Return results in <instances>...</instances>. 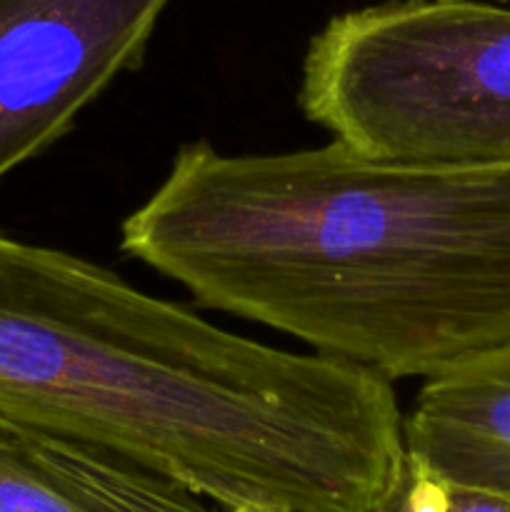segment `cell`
Listing matches in <instances>:
<instances>
[{
  "label": "cell",
  "instance_id": "6da1fadb",
  "mask_svg": "<svg viewBox=\"0 0 510 512\" xmlns=\"http://www.w3.org/2000/svg\"><path fill=\"white\" fill-rule=\"evenodd\" d=\"M0 428L233 512H370L405 455L393 380L225 330L0 233Z\"/></svg>",
  "mask_w": 510,
  "mask_h": 512
},
{
  "label": "cell",
  "instance_id": "7a4b0ae2",
  "mask_svg": "<svg viewBox=\"0 0 510 512\" xmlns=\"http://www.w3.org/2000/svg\"><path fill=\"white\" fill-rule=\"evenodd\" d=\"M120 250L203 308L393 383L510 348V163L193 140L123 220Z\"/></svg>",
  "mask_w": 510,
  "mask_h": 512
},
{
  "label": "cell",
  "instance_id": "3957f363",
  "mask_svg": "<svg viewBox=\"0 0 510 512\" xmlns=\"http://www.w3.org/2000/svg\"><path fill=\"white\" fill-rule=\"evenodd\" d=\"M298 105L370 160L510 163V8L388 0L335 15L305 50Z\"/></svg>",
  "mask_w": 510,
  "mask_h": 512
},
{
  "label": "cell",
  "instance_id": "277c9868",
  "mask_svg": "<svg viewBox=\"0 0 510 512\" xmlns=\"http://www.w3.org/2000/svg\"><path fill=\"white\" fill-rule=\"evenodd\" d=\"M170 0H0V180L140 68Z\"/></svg>",
  "mask_w": 510,
  "mask_h": 512
},
{
  "label": "cell",
  "instance_id": "5b68a950",
  "mask_svg": "<svg viewBox=\"0 0 510 512\" xmlns=\"http://www.w3.org/2000/svg\"><path fill=\"white\" fill-rule=\"evenodd\" d=\"M403 443L453 483L510 495V348L423 380Z\"/></svg>",
  "mask_w": 510,
  "mask_h": 512
},
{
  "label": "cell",
  "instance_id": "8992f818",
  "mask_svg": "<svg viewBox=\"0 0 510 512\" xmlns=\"http://www.w3.org/2000/svg\"><path fill=\"white\" fill-rule=\"evenodd\" d=\"M15 433V430H13ZM23 435L40 460L58 470L63 478L78 485L83 493L98 500L110 512H233L215 505L213 500L193 493L185 485L120 463L108 455L55 443V440Z\"/></svg>",
  "mask_w": 510,
  "mask_h": 512
},
{
  "label": "cell",
  "instance_id": "52a82bcc",
  "mask_svg": "<svg viewBox=\"0 0 510 512\" xmlns=\"http://www.w3.org/2000/svg\"><path fill=\"white\" fill-rule=\"evenodd\" d=\"M0 512H110L38 458L20 433L0 428Z\"/></svg>",
  "mask_w": 510,
  "mask_h": 512
},
{
  "label": "cell",
  "instance_id": "ba28073f",
  "mask_svg": "<svg viewBox=\"0 0 510 512\" xmlns=\"http://www.w3.org/2000/svg\"><path fill=\"white\" fill-rule=\"evenodd\" d=\"M370 512H510V495L453 483L405 453L393 485Z\"/></svg>",
  "mask_w": 510,
  "mask_h": 512
},
{
  "label": "cell",
  "instance_id": "9c48e42d",
  "mask_svg": "<svg viewBox=\"0 0 510 512\" xmlns=\"http://www.w3.org/2000/svg\"><path fill=\"white\" fill-rule=\"evenodd\" d=\"M243 512H263V510H243Z\"/></svg>",
  "mask_w": 510,
  "mask_h": 512
},
{
  "label": "cell",
  "instance_id": "30bf717a",
  "mask_svg": "<svg viewBox=\"0 0 510 512\" xmlns=\"http://www.w3.org/2000/svg\"><path fill=\"white\" fill-rule=\"evenodd\" d=\"M498 3H505V0H498Z\"/></svg>",
  "mask_w": 510,
  "mask_h": 512
}]
</instances>
